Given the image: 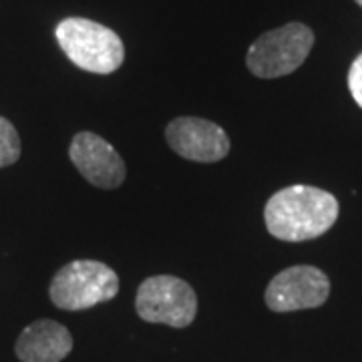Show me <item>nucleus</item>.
Wrapping results in <instances>:
<instances>
[{"label":"nucleus","mask_w":362,"mask_h":362,"mask_svg":"<svg viewBox=\"0 0 362 362\" xmlns=\"http://www.w3.org/2000/svg\"><path fill=\"white\" fill-rule=\"evenodd\" d=\"M338 199L312 185H290L272 195L264 207L268 232L282 242H308L338 220Z\"/></svg>","instance_id":"obj_1"},{"label":"nucleus","mask_w":362,"mask_h":362,"mask_svg":"<svg viewBox=\"0 0 362 362\" xmlns=\"http://www.w3.org/2000/svg\"><path fill=\"white\" fill-rule=\"evenodd\" d=\"M54 37L66 59L87 73L109 75L115 73L125 61L121 37L109 26L89 18L71 16L61 21L54 28Z\"/></svg>","instance_id":"obj_2"},{"label":"nucleus","mask_w":362,"mask_h":362,"mask_svg":"<svg viewBox=\"0 0 362 362\" xmlns=\"http://www.w3.org/2000/svg\"><path fill=\"white\" fill-rule=\"evenodd\" d=\"M49 294L61 310H87L119 294V276L103 262L73 259L54 274Z\"/></svg>","instance_id":"obj_3"},{"label":"nucleus","mask_w":362,"mask_h":362,"mask_svg":"<svg viewBox=\"0 0 362 362\" xmlns=\"http://www.w3.org/2000/svg\"><path fill=\"white\" fill-rule=\"evenodd\" d=\"M314 47V33L302 23H288L264 33L247 49L246 65L259 78H278L304 65Z\"/></svg>","instance_id":"obj_4"},{"label":"nucleus","mask_w":362,"mask_h":362,"mask_svg":"<svg viewBox=\"0 0 362 362\" xmlns=\"http://www.w3.org/2000/svg\"><path fill=\"white\" fill-rule=\"evenodd\" d=\"M135 310L145 322L187 328L197 314V296L185 280L159 274L141 282L135 298Z\"/></svg>","instance_id":"obj_5"},{"label":"nucleus","mask_w":362,"mask_h":362,"mask_svg":"<svg viewBox=\"0 0 362 362\" xmlns=\"http://www.w3.org/2000/svg\"><path fill=\"white\" fill-rule=\"evenodd\" d=\"M330 296V280L320 268L292 266L278 272L266 288V306L272 312L320 308Z\"/></svg>","instance_id":"obj_6"},{"label":"nucleus","mask_w":362,"mask_h":362,"mask_svg":"<svg viewBox=\"0 0 362 362\" xmlns=\"http://www.w3.org/2000/svg\"><path fill=\"white\" fill-rule=\"evenodd\" d=\"M169 147L195 163H216L230 153V137L218 123L202 117H177L165 127Z\"/></svg>","instance_id":"obj_7"},{"label":"nucleus","mask_w":362,"mask_h":362,"mask_svg":"<svg viewBox=\"0 0 362 362\" xmlns=\"http://www.w3.org/2000/svg\"><path fill=\"white\" fill-rule=\"evenodd\" d=\"M69 157L78 173L95 187L117 189L127 177V168L119 151L97 133H77L69 145Z\"/></svg>","instance_id":"obj_8"},{"label":"nucleus","mask_w":362,"mask_h":362,"mask_svg":"<svg viewBox=\"0 0 362 362\" xmlns=\"http://www.w3.org/2000/svg\"><path fill=\"white\" fill-rule=\"evenodd\" d=\"M14 350L21 362H61L73 350V337L61 322L42 318L26 326Z\"/></svg>","instance_id":"obj_9"},{"label":"nucleus","mask_w":362,"mask_h":362,"mask_svg":"<svg viewBox=\"0 0 362 362\" xmlns=\"http://www.w3.org/2000/svg\"><path fill=\"white\" fill-rule=\"evenodd\" d=\"M18 157H21V137L11 121L0 117V168L14 165Z\"/></svg>","instance_id":"obj_10"},{"label":"nucleus","mask_w":362,"mask_h":362,"mask_svg":"<svg viewBox=\"0 0 362 362\" xmlns=\"http://www.w3.org/2000/svg\"><path fill=\"white\" fill-rule=\"evenodd\" d=\"M349 89L352 99L362 109V52L352 61V65H350Z\"/></svg>","instance_id":"obj_11"},{"label":"nucleus","mask_w":362,"mask_h":362,"mask_svg":"<svg viewBox=\"0 0 362 362\" xmlns=\"http://www.w3.org/2000/svg\"><path fill=\"white\" fill-rule=\"evenodd\" d=\"M356 4H358V6H361V8H362V0H356Z\"/></svg>","instance_id":"obj_12"}]
</instances>
